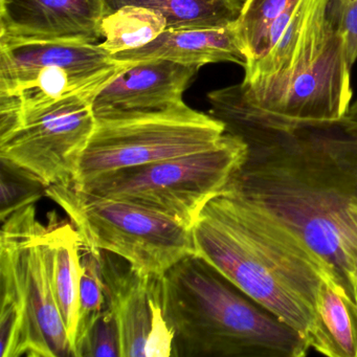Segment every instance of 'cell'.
Here are the masks:
<instances>
[{"label": "cell", "instance_id": "obj_1", "mask_svg": "<svg viewBox=\"0 0 357 357\" xmlns=\"http://www.w3.org/2000/svg\"><path fill=\"white\" fill-rule=\"evenodd\" d=\"M229 132L248 144V155L225 189L283 221L335 271L354 298L357 133L344 118Z\"/></svg>", "mask_w": 357, "mask_h": 357}, {"label": "cell", "instance_id": "obj_2", "mask_svg": "<svg viewBox=\"0 0 357 357\" xmlns=\"http://www.w3.org/2000/svg\"><path fill=\"white\" fill-rule=\"evenodd\" d=\"M191 231L196 255L309 342L321 283L342 281L301 237L229 189L206 204Z\"/></svg>", "mask_w": 357, "mask_h": 357}, {"label": "cell", "instance_id": "obj_3", "mask_svg": "<svg viewBox=\"0 0 357 357\" xmlns=\"http://www.w3.org/2000/svg\"><path fill=\"white\" fill-rule=\"evenodd\" d=\"M175 357H304L307 340L196 254L162 278Z\"/></svg>", "mask_w": 357, "mask_h": 357}, {"label": "cell", "instance_id": "obj_4", "mask_svg": "<svg viewBox=\"0 0 357 357\" xmlns=\"http://www.w3.org/2000/svg\"><path fill=\"white\" fill-rule=\"evenodd\" d=\"M351 66L344 38L327 16V0H315L300 35L266 78L242 81L259 109L294 123L342 120L352 100Z\"/></svg>", "mask_w": 357, "mask_h": 357}, {"label": "cell", "instance_id": "obj_5", "mask_svg": "<svg viewBox=\"0 0 357 357\" xmlns=\"http://www.w3.org/2000/svg\"><path fill=\"white\" fill-rule=\"evenodd\" d=\"M128 64L100 43L0 45V137L29 114L73 97L97 93Z\"/></svg>", "mask_w": 357, "mask_h": 357}, {"label": "cell", "instance_id": "obj_6", "mask_svg": "<svg viewBox=\"0 0 357 357\" xmlns=\"http://www.w3.org/2000/svg\"><path fill=\"white\" fill-rule=\"evenodd\" d=\"M45 196L68 215L84 250L122 257L142 275H164L195 254L191 229L155 211L86 193L74 183L51 185Z\"/></svg>", "mask_w": 357, "mask_h": 357}, {"label": "cell", "instance_id": "obj_7", "mask_svg": "<svg viewBox=\"0 0 357 357\" xmlns=\"http://www.w3.org/2000/svg\"><path fill=\"white\" fill-rule=\"evenodd\" d=\"M248 155V144L227 131L220 143L204 151L106 173L75 185L93 195L139 204L192 229Z\"/></svg>", "mask_w": 357, "mask_h": 357}, {"label": "cell", "instance_id": "obj_8", "mask_svg": "<svg viewBox=\"0 0 357 357\" xmlns=\"http://www.w3.org/2000/svg\"><path fill=\"white\" fill-rule=\"evenodd\" d=\"M225 125L185 102L162 110L96 116L75 185L106 173L204 151L220 143Z\"/></svg>", "mask_w": 357, "mask_h": 357}, {"label": "cell", "instance_id": "obj_9", "mask_svg": "<svg viewBox=\"0 0 357 357\" xmlns=\"http://www.w3.org/2000/svg\"><path fill=\"white\" fill-rule=\"evenodd\" d=\"M35 204L12 213L0 235L1 308L15 313L26 356L74 357L41 244Z\"/></svg>", "mask_w": 357, "mask_h": 357}, {"label": "cell", "instance_id": "obj_10", "mask_svg": "<svg viewBox=\"0 0 357 357\" xmlns=\"http://www.w3.org/2000/svg\"><path fill=\"white\" fill-rule=\"evenodd\" d=\"M93 98L73 96L24 116L0 137V160L49 188L75 181L96 126Z\"/></svg>", "mask_w": 357, "mask_h": 357}, {"label": "cell", "instance_id": "obj_11", "mask_svg": "<svg viewBox=\"0 0 357 357\" xmlns=\"http://www.w3.org/2000/svg\"><path fill=\"white\" fill-rule=\"evenodd\" d=\"M108 307L120 334L121 357L173 354V332L162 310V275H142L122 257L99 252Z\"/></svg>", "mask_w": 357, "mask_h": 357}, {"label": "cell", "instance_id": "obj_12", "mask_svg": "<svg viewBox=\"0 0 357 357\" xmlns=\"http://www.w3.org/2000/svg\"><path fill=\"white\" fill-rule=\"evenodd\" d=\"M105 0H0V45L100 43Z\"/></svg>", "mask_w": 357, "mask_h": 357}, {"label": "cell", "instance_id": "obj_13", "mask_svg": "<svg viewBox=\"0 0 357 357\" xmlns=\"http://www.w3.org/2000/svg\"><path fill=\"white\" fill-rule=\"evenodd\" d=\"M199 68L168 60L128 64L96 96L95 116L154 112L183 103Z\"/></svg>", "mask_w": 357, "mask_h": 357}, {"label": "cell", "instance_id": "obj_14", "mask_svg": "<svg viewBox=\"0 0 357 357\" xmlns=\"http://www.w3.org/2000/svg\"><path fill=\"white\" fill-rule=\"evenodd\" d=\"M235 24L220 29H168L145 47L122 52L112 57L126 64L168 60L200 68L206 64L229 62L245 68L248 58L242 49Z\"/></svg>", "mask_w": 357, "mask_h": 357}, {"label": "cell", "instance_id": "obj_15", "mask_svg": "<svg viewBox=\"0 0 357 357\" xmlns=\"http://www.w3.org/2000/svg\"><path fill=\"white\" fill-rule=\"evenodd\" d=\"M41 244L47 260L56 302L66 324L75 357V340L80 306L81 261L83 245L72 223L50 213L43 227Z\"/></svg>", "mask_w": 357, "mask_h": 357}, {"label": "cell", "instance_id": "obj_16", "mask_svg": "<svg viewBox=\"0 0 357 357\" xmlns=\"http://www.w3.org/2000/svg\"><path fill=\"white\" fill-rule=\"evenodd\" d=\"M309 347L330 357H357V305L342 283L324 280Z\"/></svg>", "mask_w": 357, "mask_h": 357}, {"label": "cell", "instance_id": "obj_17", "mask_svg": "<svg viewBox=\"0 0 357 357\" xmlns=\"http://www.w3.org/2000/svg\"><path fill=\"white\" fill-rule=\"evenodd\" d=\"M244 0H105L107 13L124 6H139L158 12L167 30L220 29L235 24Z\"/></svg>", "mask_w": 357, "mask_h": 357}, {"label": "cell", "instance_id": "obj_18", "mask_svg": "<svg viewBox=\"0 0 357 357\" xmlns=\"http://www.w3.org/2000/svg\"><path fill=\"white\" fill-rule=\"evenodd\" d=\"M167 30L158 12L139 6H124L104 16L100 45L110 55L145 47Z\"/></svg>", "mask_w": 357, "mask_h": 357}, {"label": "cell", "instance_id": "obj_19", "mask_svg": "<svg viewBox=\"0 0 357 357\" xmlns=\"http://www.w3.org/2000/svg\"><path fill=\"white\" fill-rule=\"evenodd\" d=\"M298 0H244L235 26L248 64L258 61L268 47L269 33L275 22Z\"/></svg>", "mask_w": 357, "mask_h": 357}, {"label": "cell", "instance_id": "obj_20", "mask_svg": "<svg viewBox=\"0 0 357 357\" xmlns=\"http://www.w3.org/2000/svg\"><path fill=\"white\" fill-rule=\"evenodd\" d=\"M105 284L102 275L99 255L84 250L81 261L80 306L75 340V357L96 321L107 308Z\"/></svg>", "mask_w": 357, "mask_h": 357}, {"label": "cell", "instance_id": "obj_21", "mask_svg": "<svg viewBox=\"0 0 357 357\" xmlns=\"http://www.w3.org/2000/svg\"><path fill=\"white\" fill-rule=\"evenodd\" d=\"M47 187L22 169L1 160V221L12 213L35 204Z\"/></svg>", "mask_w": 357, "mask_h": 357}, {"label": "cell", "instance_id": "obj_22", "mask_svg": "<svg viewBox=\"0 0 357 357\" xmlns=\"http://www.w3.org/2000/svg\"><path fill=\"white\" fill-rule=\"evenodd\" d=\"M121 357L120 334L109 307L104 310L79 349L78 357Z\"/></svg>", "mask_w": 357, "mask_h": 357}, {"label": "cell", "instance_id": "obj_23", "mask_svg": "<svg viewBox=\"0 0 357 357\" xmlns=\"http://www.w3.org/2000/svg\"><path fill=\"white\" fill-rule=\"evenodd\" d=\"M327 16L344 38L349 62L357 60V0H327Z\"/></svg>", "mask_w": 357, "mask_h": 357}, {"label": "cell", "instance_id": "obj_24", "mask_svg": "<svg viewBox=\"0 0 357 357\" xmlns=\"http://www.w3.org/2000/svg\"><path fill=\"white\" fill-rule=\"evenodd\" d=\"M346 118H348L349 120L352 121L355 124H357V101L355 102L354 104H351Z\"/></svg>", "mask_w": 357, "mask_h": 357}, {"label": "cell", "instance_id": "obj_25", "mask_svg": "<svg viewBox=\"0 0 357 357\" xmlns=\"http://www.w3.org/2000/svg\"><path fill=\"white\" fill-rule=\"evenodd\" d=\"M353 292H354V300H355V302H356V305H357V281H356V283H355L354 290H353Z\"/></svg>", "mask_w": 357, "mask_h": 357}]
</instances>
